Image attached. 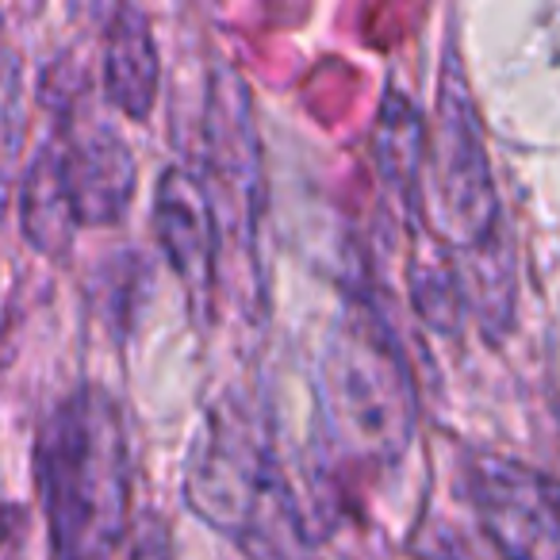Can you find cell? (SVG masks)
Instances as JSON below:
<instances>
[{
    "instance_id": "4",
    "label": "cell",
    "mask_w": 560,
    "mask_h": 560,
    "mask_svg": "<svg viewBox=\"0 0 560 560\" xmlns=\"http://www.w3.org/2000/svg\"><path fill=\"white\" fill-rule=\"evenodd\" d=\"M419 223H430L450 249H491L499 238V203L483 150L476 104L460 78V66H445L438 81V112L427 127V158L419 180Z\"/></svg>"
},
{
    "instance_id": "1",
    "label": "cell",
    "mask_w": 560,
    "mask_h": 560,
    "mask_svg": "<svg viewBox=\"0 0 560 560\" xmlns=\"http://www.w3.org/2000/svg\"><path fill=\"white\" fill-rule=\"evenodd\" d=\"M35 483L55 560H108L131 522L135 460L119 404L96 384L62 396L35 434Z\"/></svg>"
},
{
    "instance_id": "2",
    "label": "cell",
    "mask_w": 560,
    "mask_h": 560,
    "mask_svg": "<svg viewBox=\"0 0 560 560\" xmlns=\"http://www.w3.org/2000/svg\"><path fill=\"white\" fill-rule=\"evenodd\" d=\"M185 499L249 560H315L319 534L269 430L226 404L196 442Z\"/></svg>"
},
{
    "instance_id": "6",
    "label": "cell",
    "mask_w": 560,
    "mask_h": 560,
    "mask_svg": "<svg viewBox=\"0 0 560 560\" xmlns=\"http://www.w3.org/2000/svg\"><path fill=\"white\" fill-rule=\"evenodd\" d=\"M43 154L50 158L73 226H108L127 215L139 165L108 119L62 108L55 135L43 142Z\"/></svg>"
},
{
    "instance_id": "7",
    "label": "cell",
    "mask_w": 560,
    "mask_h": 560,
    "mask_svg": "<svg viewBox=\"0 0 560 560\" xmlns=\"http://www.w3.org/2000/svg\"><path fill=\"white\" fill-rule=\"evenodd\" d=\"M154 231L192 304L208 307L211 289H215L219 231L211 219L208 196H203L192 170L173 165L162 173L154 192Z\"/></svg>"
},
{
    "instance_id": "5",
    "label": "cell",
    "mask_w": 560,
    "mask_h": 560,
    "mask_svg": "<svg viewBox=\"0 0 560 560\" xmlns=\"http://www.w3.org/2000/svg\"><path fill=\"white\" fill-rule=\"evenodd\" d=\"M460 491L503 560H560V483L526 460L468 453Z\"/></svg>"
},
{
    "instance_id": "8",
    "label": "cell",
    "mask_w": 560,
    "mask_h": 560,
    "mask_svg": "<svg viewBox=\"0 0 560 560\" xmlns=\"http://www.w3.org/2000/svg\"><path fill=\"white\" fill-rule=\"evenodd\" d=\"M158 81H162V62L147 12L116 9L104 32V96L127 119L142 124L154 112Z\"/></svg>"
},
{
    "instance_id": "3",
    "label": "cell",
    "mask_w": 560,
    "mask_h": 560,
    "mask_svg": "<svg viewBox=\"0 0 560 560\" xmlns=\"http://www.w3.org/2000/svg\"><path fill=\"white\" fill-rule=\"evenodd\" d=\"M319 419L327 445L361 465H396L415 442L411 369L381 319L353 312L319 358Z\"/></svg>"
},
{
    "instance_id": "9",
    "label": "cell",
    "mask_w": 560,
    "mask_h": 560,
    "mask_svg": "<svg viewBox=\"0 0 560 560\" xmlns=\"http://www.w3.org/2000/svg\"><path fill=\"white\" fill-rule=\"evenodd\" d=\"M422 158H427V119L407 96L388 93L376 119V165H381V177L404 196L411 219L419 208Z\"/></svg>"
}]
</instances>
